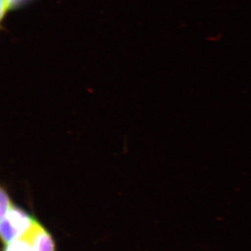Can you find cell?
<instances>
[{
	"instance_id": "6da1fadb",
	"label": "cell",
	"mask_w": 251,
	"mask_h": 251,
	"mask_svg": "<svg viewBox=\"0 0 251 251\" xmlns=\"http://www.w3.org/2000/svg\"><path fill=\"white\" fill-rule=\"evenodd\" d=\"M35 221L27 213L13 206L1 219V237L5 246L25 233Z\"/></svg>"
},
{
	"instance_id": "7a4b0ae2",
	"label": "cell",
	"mask_w": 251,
	"mask_h": 251,
	"mask_svg": "<svg viewBox=\"0 0 251 251\" xmlns=\"http://www.w3.org/2000/svg\"><path fill=\"white\" fill-rule=\"evenodd\" d=\"M25 234L29 238L37 251H55L50 234L36 221Z\"/></svg>"
},
{
	"instance_id": "3957f363",
	"label": "cell",
	"mask_w": 251,
	"mask_h": 251,
	"mask_svg": "<svg viewBox=\"0 0 251 251\" xmlns=\"http://www.w3.org/2000/svg\"><path fill=\"white\" fill-rule=\"evenodd\" d=\"M5 251H37L25 234L6 246Z\"/></svg>"
},
{
	"instance_id": "277c9868",
	"label": "cell",
	"mask_w": 251,
	"mask_h": 251,
	"mask_svg": "<svg viewBox=\"0 0 251 251\" xmlns=\"http://www.w3.org/2000/svg\"><path fill=\"white\" fill-rule=\"evenodd\" d=\"M31 0H1V17L4 18V15L12 10L18 9L27 4Z\"/></svg>"
},
{
	"instance_id": "5b68a950",
	"label": "cell",
	"mask_w": 251,
	"mask_h": 251,
	"mask_svg": "<svg viewBox=\"0 0 251 251\" xmlns=\"http://www.w3.org/2000/svg\"><path fill=\"white\" fill-rule=\"evenodd\" d=\"M0 200H1V209H0V217L2 219L6 215L10 209L12 208L13 204L10 201L9 195L4 188H1L0 193Z\"/></svg>"
}]
</instances>
